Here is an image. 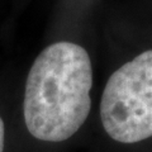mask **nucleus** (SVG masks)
I'll return each mask as SVG.
<instances>
[{
  "label": "nucleus",
  "mask_w": 152,
  "mask_h": 152,
  "mask_svg": "<svg viewBox=\"0 0 152 152\" xmlns=\"http://www.w3.org/2000/svg\"><path fill=\"white\" fill-rule=\"evenodd\" d=\"M4 142H5V126L3 118L0 117V152L4 151Z\"/></svg>",
  "instance_id": "3"
},
{
  "label": "nucleus",
  "mask_w": 152,
  "mask_h": 152,
  "mask_svg": "<svg viewBox=\"0 0 152 152\" xmlns=\"http://www.w3.org/2000/svg\"><path fill=\"white\" fill-rule=\"evenodd\" d=\"M100 122L118 143L152 137V50L141 52L109 76L102 94Z\"/></svg>",
  "instance_id": "2"
},
{
  "label": "nucleus",
  "mask_w": 152,
  "mask_h": 152,
  "mask_svg": "<svg viewBox=\"0 0 152 152\" xmlns=\"http://www.w3.org/2000/svg\"><path fill=\"white\" fill-rule=\"evenodd\" d=\"M93 64L83 46L58 41L43 48L27 76L23 117L38 141L64 142L86 122L91 110Z\"/></svg>",
  "instance_id": "1"
}]
</instances>
